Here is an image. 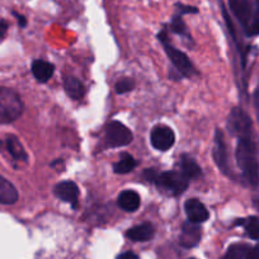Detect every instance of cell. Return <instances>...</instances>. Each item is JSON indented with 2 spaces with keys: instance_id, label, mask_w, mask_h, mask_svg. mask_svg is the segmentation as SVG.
<instances>
[{
  "instance_id": "6da1fadb",
  "label": "cell",
  "mask_w": 259,
  "mask_h": 259,
  "mask_svg": "<svg viewBox=\"0 0 259 259\" xmlns=\"http://www.w3.org/2000/svg\"><path fill=\"white\" fill-rule=\"evenodd\" d=\"M235 158L245 183L254 188L259 187L258 148L254 143L253 136L238 139Z\"/></svg>"
},
{
  "instance_id": "7a4b0ae2",
  "label": "cell",
  "mask_w": 259,
  "mask_h": 259,
  "mask_svg": "<svg viewBox=\"0 0 259 259\" xmlns=\"http://www.w3.org/2000/svg\"><path fill=\"white\" fill-rule=\"evenodd\" d=\"M23 112V102L16 91L0 87V123H11Z\"/></svg>"
},
{
  "instance_id": "3957f363",
  "label": "cell",
  "mask_w": 259,
  "mask_h": 259,
  "mask_svg": "<svg viewBox=\"0 0 259 259\" xmlns=\"http://www.w3.org/2000/svg\"><path fill=\"white\" fill-rule=\"evenodd\" d=\"M159 41L163 45L164 50H165L166 55H168L169 60L171 61V64L174 65V68L179 71L183 76H187V78H192V76L196 74V69H194L193 64L189 61L188 56H187L184 52L177 50L173 45L169 41L168 36H166L165 31H161L159 33Z\"/></svg>"
},
{
  "instance_id": "277c9868",
  "label": "cell",
  "mask_w": 259,
  "mask_h": 259,
  "mask_svg": "<svg viewBox=\"0 0 259 259\" xmlns=\"http://www.w3.org/2000/svg\"><path fill=\"white\" fill-rule=\"evenodd\" d=\"M154 183L161 189V192H165L170 196H179L187 189L189 179L182 171H164L158 174Z\"/></svg>"
},
{
  "instance_id": "5b68a950",
  "label": "cell",
  "mask_w": 259,
  "mask_h": 259,
  "mask_svg": "<svg viewBox=\"0 0 259 259\" xmlns=\"http://www.w3.org/2000/svg\"><path fill=\"white\" fill-rule=\"evenodd\" d=\"M228 128L231 135L236 136L238 139L245 138V136H253V126L251 119L241 108L231 109L228 119Z\"/></svg>"
},
{
  "instance_id": "8992f818",
  "label": "cell",
  "mask_w": 259,
  "mask_h": 259,
  "mask_svg": "<svg viewBox=\"0 0 259 259\" xmlns=\"http://www.w3.org/2000/svg\"><path fill=\"white\" fill-rule=\"evenodd\" d=\"M133 133L118 121H112L106 128V141L109 148H122L131 144Z\"/></svg>"
},
{
  "instance_id": "52a82bcc",
  "label": "cell",
  "mask_w": 259,
  "mask_h": 259,
  "mask_svg": "<svg viewBox=\"0 0 259 259\" xmlns=\"http://www.w3.org/2000/svg\"><path fill=\"white\" fill-rule=\"evenodd\" d=\"M150 141L154 149L159 151H166L174 145L176 135L170 127L165 126V124H159V126L154 127L151 131Z\"/></svg>"
},
{
  "instance_id": "ba28073f",
  "label": "cell",
  "mask_w": 259,
  "mask_h": 259,
  "mask_svg": "<svg viewBox=\"0 0 259 259\" xmlns=\"http://www.w3.org/2000/svg\"><path fill=\"white\" fill-rule=\"evenodd\" d=\"M229 4L234 16L246 32L253 17L254 0H229Z\"/></svg>"
},
{
  "instance_id": "9c48e42d",
  "label": "cell",
  "mask_w": 259,
  "mask_h": 259,
  "mask_svg": "<svg viewBox=\"0 0 259 259\" xmlns=\"http://www.w3.org/2000/svg\"><path fill=\"white\" fill-rule=\"evenodd\" d=\"M212 156L215 160L216 165L219 166L224 174H229L230 166H229V158H228V148H226L225 140H224V135L220 130H218L215 134V139H213V149H212Z\"/></svg>"
},
{
  "instance_id": "30bf717a",
  "label": "cell",
  "mask_w": 259,
  "mask_h": 259,
  "mask_svg": "<svg viewBox=\"0 0 259 259\" xmlns=\"http://www.w3.org/2000/svg\"><path fill=\"white\" fill-rule=\"evenodd\" d=\"M54 193L57 198H60L64 202L70 203L74 208L78 206L79 188L74 182L65 181L56 184L54 188Z\"/></svg>"
},
{
  "instance_id": "8fae6325",
  "label": "cell",
  "mask_w": 259,
  "mask_h": 259,
  "mask_svg": "<svg viewBox=\"0 0 259 259\" xmlns=\"http://www.w3.org/2000/svg\"><path fill=\"white\" fill-rule=\"evenodd\" d=\"M184 210H186V215L188 221L193 224H202L208 220L210 213L206 206L201 202L197 198H191L184 205Z\"/></svg>"
},
{
  "instance_id": "7c38bea8",
  "label": "cell",
  "mask_w": 259,
  "mask_h": 259,
  "mask_svg": "<svg viewBox=\"0 0 259 259\" xmlns=\"http://www.w3.org/2000/svg\"><path fill=\"white\" fill-rule=\"evenodd\" d=\"M201 240V229L198 224H193L191 221H187L183 224L179 236V243L184 248H193L197 245Z\"/></svg>"
},
{
  "instance_id": "4fadbf2b",
  "label": "cell",
  "mask_w": 259,
  "mask_h": 259,
  "mask_svg": "<svg viewBox=\"0 0 259 259\" xmlns=\"http://www.w3.org/2000/svg\"><path fill=\"white\" fill-rule=\"evenodd\" d=\"M118 206L123 211L127 212H134V211L138 210L140 207V196L138 194V192L133 191V189H126V191L122 192L118 196Z\"/></svg>"
},
{
  "instance_id": "5bb4252c",
  "label": "cell",
  "mask_w": 259,
  "mask_h": 259,
  "mask_svg": "<svg viewBox=\"0 0 259 259\" xmlns=\"http://www.w3.org/2000/svg\"><path fill=\"white\" fill-rule=\"evenodd\" d=\"M4 146H6V150L8 151L9 155H11L14 160L27 161V159H28V155H27L23 145H22L21 141H19V139L17 138V136H7V139L4 140Z\"/></svg>"
},
{
  "instance_id": "9a60e30c",
  "label": "cell",
  "mask_w": 259,
  "mask_h": 259,
  "mask_svg": "<svg viewBox=\"0 0 259 259\" xmlns=\"http://www.w3.org/2000/svg\"><path fill=\"white\" fill-rule=\"evenodd\" d=\"M18 191L3 176H0V203L2 205H13L18 201Z\"/></svg>"
},
{
  "instance_id": "2e32d148",
  "label": "cell",
  "mask_w": 259,
  "mask_h": 259,
  "mask_svg": "<svg viewBox=\"0 0 259 259\" xmlns=\"http://www.w3.org/2000/svg\"><path fill=\"white\" fill-rule=\"evenodd\" d=\"M54 65L49 61H45V60H36L32 64V73H33V76L39 83L49 81L51 76L54 75Z\"/></svg>"
},
{
  "instance_id": "e0dca14e",
  "label": "cell",
  "mask_w": 259,
  "mask_h": 259,
  "mask_svg": "<svg viewBox=\"0 0 259 259\" xmlns=\"http://www.w3.org/2000/svg\"><path fill=\"white\" fill-rule=\"evenodd\" d=\"M154 231L151 224H141L127 230V238L134 241H148L153 239Z\"/></svg>"
},
{
  "instance_id": "ac0fdd59",
  "label": "cell",
  "mask_w": 259,
  "mask_h": 259,
  "mask_svg": "<svg viewBox=\"0 0 259 259\" xmlns=\"http://www.w3.org/2000/svg\"><path fill=\"white\" fill-rule=\"evenodd\" d=\"M64 89L70 98L73 99H81L85 94V87L83 85L79 79L74 76H68L64 80Z\"/></svg>"
},
{
  "instance_id": "d6986e66",
  "label": "cell",
  "mask_w": 259,
  "mask_h": 259,
  "mask_svg": "<svg viewBox=\"0 0 259 259\" xmlns=\"http://www.w3.org/2000/svg\"><path fill=\"white\" fill-rule=\"evenodd\" d=\"M181 171L191 181L201 176V168L191 156L182 155L181 158Z\"/></svg>"
},
{
  "instance_id": "ffe728a7",
  "label": "cell",
  "mask_w": 259,
  "mask_h": 259,
  "mask_svg": "<svg viewBox=\"0 0 259 259\" xmlns=\"http://www.w3.org/2000/svg\"><path fill=\"white\" fill-rule=\"evenodd\" d=\"M136 165H138V163H136L135 158H134L133 155H130V154H122V155L119 156V160L113 165V170L114 173L117 174H126L130 173L131 170H134Z\"/></svg>"
},
{
  "instance_id": "44dd1931",
  "label": "cell",
  "mask_w": 259,
  "mask_h": 259,
  "mask_svg": "<svg viewBox=\"0 0 259 259\" xmlns=\"http://www.w3.org/2000/svg\"><path fill=\"white\" fill-rule=\"evenodd\" d=\"M238 225L244 226L249 238L258 240L259 239V216H250V218L238 220Z\"/></svg>"
},
{
  "instance_id": "7402d4cb",
  "label": "cell",
  "mask_w": 259,
  "mask_h": 259,
  "mask_svg": "<svg viewBox=\"0 0 259 259\" xmlns=\"http://www.w3.org/2000/svg\"><path fill=\"white\" fill-rule=\"evenodd\" d=\"M249 246L245 244H234L228 249L223 259H244L249 250Z\"/></svg>"
},
{
  "instance_id": "603a6c76",
  "label": "cell",
  "mask_w": 259,
  "mask_h": 259,
  "mask_svg": "<svg viewBox=\"0 0 259 259\" xmlns=\"http://www.w3.org/2000/svg\"><path fill=\"white\" fill-rule=\"evenodd\" d=\"M182 14L177 12L176 16L173 17L171 19V23H170V29L177 34H181V36H187V37H191V34L188 33V29H187V26L184 24L183 18H182Z\"/></svg>"
},
{
  "instance_id": "cb8c5ba5",
  "label": "cell",
  "mask_w": 259,
  "mask_h": 259,
  "mask_svg": "<svg viewBox=\"0 0 259 259\" xmlns=\"http://www.w3.org/2000/svg\"><path fill=\"white\" fill-rule=\"evenodd\" d=\"M248 36H258L259 34V0H254V11L249 28L246 29Z\"/></svg>"
},
{
  "instance_id": "d4e9b609",
  "label": "cell",
  "mask_w": 259,
  "mask_h": 259,
  "mask_svg": "<svg viewBox=\"0 0 259 259\" xmlns=\"http://www.w3.org/2000/svg\"><path fill=\"white\" fill-rule=\"evenodd\" d=\"M135 88V81L133 79H128V78H123V79H119L118 81L116 83V92L118 94H124V93H128L131 92L133 89Z\"/></svg>"
},
{
  "instance_id": "484cf974",
  "label": "cell",
  "mask_w": 259,
  "mask_h": 259,
  "mask_svg": "<svg viewBox=\"0 0 259 259\" xmlns=\"http://www.w3.org/2000/svg\"><path fill=\"white\" fill-rule=\"evenodd\" d=\"M178 13H181L182 16L183 14H191V13H198V9L196 7L191 6H183V4H178Z\"/></svg>"
},
{
  "instance_id": "4316f807",
  "label": "cell",
  "mask_w": 259,
  "mask_h": 259,
  "mask_svg": "<svg viewBox=\"0 0 259 259\" xmlns=\"http://www.w3.org/2000/svg\"><path fill=\"white\" fill-rule=\"evenodd\" d=\"M158 174L159 173L155 170V169H146V170L144 171V178H145L148 182H150V183H154L156 177H158Z\"/></svg>"
},
{
  "instance_id": "83f0119b",
  "label": "cell",
  "mask_w": 259,
  "mask_h": 259,
  "mask_svg": "<svg viewBox=\"0 0 259 259\" xmlns=\"http://www.w3.org/2000/svg\"><path fill=\"white\" fill-rule=\"evenodd\" d=\"M245 259H259V243L254 248L249 249Z\"/></svg>"
},
{
  "instance_id": "f1b7e54d",
  "label": "cell",
  "mask_w": 259,
  "mask_h": 259,
  "mask_svg": "<svg viewBox=\"0 0 259 259\" xmlns=\"http://www.w3.org/2000/svg\"><path fill=\"white\" fill-rule=\"evenodd\" d=\"M253 102H254V108H255V114H256V119H258L259 123V87L255 89L253 94Z\"/></svg>"
},
{
  "instance_id": "f546056e",
  "label": "cell",
  "mask_w": 259,
  "mask_h": 259,
  "mask_svg": "<svg viewBox=\"0 0 259 259\" xmlns=\"http://www.w3.org/2000/svg\"><path fill=\"white\" fill-rule=\"evenodd\" d=\"M117 259H139V256L134 251H124V253L119 254Z\"/></svg>"
},
{
  "instance_id": "4dcf8cb0",
  "label": "cell",
  "mask_w": 259,
  "mask_h": 259,
  "mask_svg": "<svg viewBox=\"0 0 259 259\" xmlns=\"http://www.w3.org/2000/svg\"><path fill=\"white\" fill-rule=\"evenodd\" d=\"M7 31H8V23L6 21H0V37L6 36Z\"/></svg>"
},
{
  "instance_id": "1f68e13d",
  "label": "cell",
  "mask_w": 259,
  "mask_h": 259,
  "mask_svg": "<svg viewBox=\"0 0 259 259\" xmlns=\"http://www.w3.org/2000/svg\"><path fill=\"white\" fill-rule=\"evenodd\" d=\"M14 16L17 17V19H18V22H19V26L21 27H24L27 24V19L24 18L23 16H21V14H17V13H14Z\"/></svg>"
},
{
  "instance_id": "d6a6232c",
  "label": "cell",
  "mask_w": 259,
  "mask_h": 259,
  "mask_svg": "<svg viewBox=\"0 0 259 259\" xmlns=\"http://www.w3.org/2000/svg\"><path fill=\"white\" fill-rule=\"evenodd\" d=\"M191 259H196V258H191Z\"/></svg>"
}]
</instances>
